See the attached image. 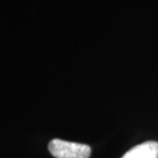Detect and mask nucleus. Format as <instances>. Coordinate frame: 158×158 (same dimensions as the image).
Masks as SVG:
<instances>
[{"mask_svg": "<svg viewBox=\"0 0 158 158\" xmlns=\"http://www.w3.org/2000/svg\"><path fill=\"white\" fill-rule=\"evenodd\" d=\"M122 158H158V142L147 141L130 149Z\"/></svg>", "mask_w": 158, "mask_h": 158, "instance_id": "2", "label": "nucleus"}, {"mask_svg": "<svg viewBox=\"0 0 158 158\" xmlns=\"http://www.w3.org/2000/svg\"><path fill=\"white\" fill-rule=\"evenodd\" d=\"M48 150L55 158H89L91 155L89 145L60 139L50 141Z\"/></svg>", "mask_w": 158, "mask_h": 158, "instance_id": "1", "label": "nucleus"}]
</instances>
